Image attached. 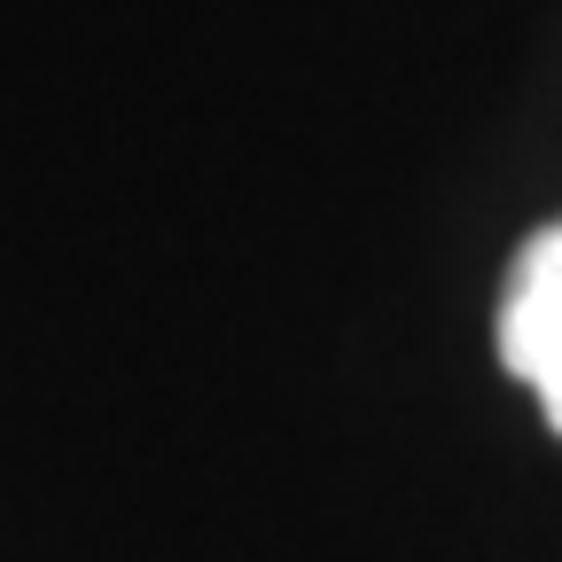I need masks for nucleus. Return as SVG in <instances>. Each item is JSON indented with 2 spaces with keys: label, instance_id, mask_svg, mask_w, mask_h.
Returning <instances> with one entry per match:
<instances>
[{
  "label": "nucleus",
  "instance_id": "obj_1",
  "mask_svg": "<svg viewBox=\"0 0 562 562\" xmlns=\"http://www.w3.org/2000/svg\"><path fill=\"white\" fill-rule=\"evenodd\" d=\"M492 336H501V368L539 398L547 430L562 438V211L516 250Z\"/></svg>",
  "mask_w": 562,
  "mask_h": 562
}]
</instances>
